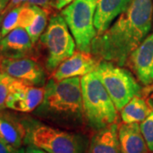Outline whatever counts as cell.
<instances>
[{
	"instance_id": "17",
	"label": "cell",
	"mask_w": 153,
	"mask_h": 153,
	"mask_svg": "<svg viewBox=\"0 0 153 153\" xmlns=\"http://www.w3.org/2000/svg\"><path fill=\"white\" fill-rule=\"evenodd\" d=\"M153 110V102L135 95L121 110V118L124 123H141Z\"/></svg>"
},
{
	"instance_id": "3",
	"label": "cell",
	"mask_w": 153,
	"mask_h": 153,
	"mask_svg": "<svg viewBox=\"0 0 153 153\" xmlns=\"http://www.w3.org/2000/svg\"><path fill=\"white\" fill-rule=\"evenodd\" d=\"M82 105L88 124L98 130L117 123V110L95 71L82 76Z\"/></svg>"
},
{
	"instance_id": "20",
	"label": "cell",
	"mask_w": 153,
	"mask_h": 153,
	"mask_svg": "<svg viewBox=\"0 0 153 153\" xmlns=\"http://www.w3.org/2000/svg\"><path fill=\"white\" fill-rule=\"evenodd\" d=\"M140 127L149 151L153 152V110L146 118L140 123Z\"/></svg>"
},
{
	"instance_id": "12",
	"label": "cell",
	"mask_w": 153,
	"mask_h": 153,
	"mask_svg": "<svg viewBox=\"0 0 153 153\" xmlns=\"http://www.w3.org/2000/svg\"><path fill=\"white\" fill-rule=\"evenodd\" d=\"M132 0H98L94 14L97 35L105 33L116 18L128 9Z\"/></svg>"
},
{
	"instance_id": "29",
	"label": "cell",
	"mask_w": 153,
	"mask_h": 153,
	"mask_svg": "<svg viewBox=\"0 0 153 153\" xmlns=\"http://www.w3.org/2000/svg\"><path fill=\"white\" fill-rule=\"evenodd\" d=\"M1 72H2V71H1V70H0V74H1Z\"/></svg>"
},
{
	"instance_id": "22",
	"label": "cell",
	"mask_w": 153,
	"mask_h": 153,
	"mask_svg": "<svg viewBox=\"0 0 153 153\" xmlns=\"http://www.w3.org/2000/svg\"><path fill=\"white\" fill-rule=\"evenodd\" d=\"M0 153H26V149L12 146L0 140Z\"/></svg>"
},
{
	"instance_id": "15",
	"label": "cell",
	"mask_w": 153,
	"mask_h": 153,
	"mask_svg": "<svg viewBox=\"0 0 153 153\" xmlns=\"http://www.w3.org/2000/svg\"><path fill=\"white\" fill-rule=\"evenodd\" d=\"M26 134L23 121L4 110L0 111V140L12 146L21 148L25 145Z\"/></svg>"
},
{
	"instance_id": "25",
	"label": "cell",
	"mask_w": 153,
	"mask_h": 153,
	"mask_svg": "<svg viewBox=\"0 0 153 153\" xmlns=\"http://www.w3.org/2000/svg\"><path fill=\"white\" fill-rule=\"evenodd\" d=\"M23 2H24V0H10V4H9L8 6L6 7V9L4 10V11L3 12V14H5L8 11H10V10H12L13 8L20 5V4H23Z\"/></svg>"
},
{
	"instance_id": "21",
	"label": "cell",
	"mask_w": 153,
	"mask_h": 153,
	"mask_svg": "<svg viewBox=\"0 0 153 153\" xmlns=\"http://www.w3.org/2000/svg\"><path fill=\"white\" fill-rule=\"evenodd\" d=\"M14 77L1 72L0 74V111L6 108V101L10 91L11 82Z\"/></svg>"
},
{
	"instance_id": "7",
	"label": "cell",
	"mask_w": 153,
	"mask_h": 153,
	"mask_svg": "<svg viewBox=\"0 0 153 153\" xmlns=\"http://www.w3.org/2000/svg\"><path fill=\"white\" fill-rule=\"evenodd\" d=\"M94 71L104 84L117 111H121L141 91L140 85L131 72L114 63L101 60Z\"/></svg>"
},
{
	"instance_id": "18",
	"label": "cell",
	"mask_w": 153,
	"mask_h": 153,
	"mask_svg": "<svg viewBox=\"0 0 153 153\" xmlns=\"http://www.w3.org/2000/svg\"><path fill=\"white\" fill-rule=\"evenodd\" d=\"M48 16H49L48 10H45L44 8L38 6L37 13H36V16L34 17L33 21L27 27L25 28L32 39L33 44L38 43L41 35L44 33L45 29L47 27Z\"/></svg>"
},
{
	"instance_id": "10",
	"label": "cell",
	"mask_w": 153,
	"mask_h": 153,
	"mask_svg": "<svg viewBox=\"0 0 153 153\" xmlns=\"http://www.w3.org/2000/svg\"><path fill=\"white\" fill-rule=\"evenodd\" d=\"M99 62L92 54L79 50L64 60L53 71L51 78L55 81H60L70 77L84 76L94 71Z\"/></svg>"
},
{
	"instance_id": "13",
	"label": "cell",
	"mask_w": 153,
	"mask_h": 153,
	"mask_svg": "<svg viewBox=\"0 0 153 153\" xmlns=\"http://www.w3.org/2000/svg\"><path fill=\"white\" fill-rule=\"evenodd\" d=\"M33 43L25 28L14 29L2 38L0 43V56L24 57L33 49Z\"/></svg>"
},
{
	"instance_id": "16",
	"label": "cell",
	"mask_w": 153,
	"mask_h": 153,
	"mask_svg": "<svg viewBox=\"0 0 153 153\" xmlns=\"http://www.w3.org/2000/svg\"><path fill=\"white\" fill-rule=\"evenodd\" d=\"M121 153H149L138 123H123L118 128Z\"/></svg>"
},
{
	"instance_id": "23",
	"label": "cell",
	"mask_w": 153,
	"mask_h": 153,
	"mask_svg": "<svg viewBox=\"0 0 153 153\" xmlns=\"http://www.w3.org/2000/svg\"><path fill=\"white\" fill-rule=\"evenodd\" d=\"M23 3L32 4V5L38 6V7L44 8V9L48 10H49V9L51 7H53L50 0H24Z\"/></svg>"
},
{
	"instance_id": "26",
	"label": "cell",
	"mask_w": 153,
	"mask_h": 153,
	"mask_svg": "<svg viewBox=\"0 0 153 153\" xmlns=\"http://www.w3.org/2000/svg\"><path fill=\"white\" fill-rule=\"evenodd\" d=\"M26 153H49L47 152H44L43 150H40L38 148L33 147V146H28L27 148L26 149Z\"/></svg>"
},
{
	"instance_id": "27",
	"label": "cell",
	"mask_w": 153,
	"mask_h": 153,
	"mask_svg": "<svg viewBox=\"0 0 153 153\" xmlns=\"http://www.w3.org/2000/svg\"><path fill=\"white\" fill-rule=\"evenodd\" d=\"M10 0H0V16L3 14L6 7L10 4Z\"/></svg>"
},
{
	"instance_id": "4",
	"label": "cell",
	"mask_w": 153,
	"mask_h": 153,
	"mask_svg": "<svg viewBox=\"0 0 153 153\" xmlns=\"http://www.w3.org/2000/svg\"><path fill=\"white\" fill-rule=\"evenodd\" d=\"M25 145L49 153H87V140L81 134L67 132L36 121L24 120Z\"/></svg>"
},
{
	"instance_id": "11",
	"label": "cell",
	"mask_w": 153,
	"mask_h": 153,
	"mask_svg": "<svg viewBox=\"0 0 153 153\" xmlns=\"http://www.w3.org/2000/svg\"><path fill=\"white\" fill-rule=\"evenodd\" d=\"M128 60L140 82L151 85L153 82V33L132 52Z\"/></svg>"
},
{
	"instance_id": "1",
	"label": "cell",
	"mask_w": 153,
	"mask_h": 153,
	"mask_svg": "<svg viewBox=\"0 0 153 153\" xmlns=\"http://www.w3.org/2000/svg\"><path fill=\"white\" fill-rule=\"evenodd\" d=\"M152 16V0H132L114 24L94 38L91 54L99 61L125 65L132 52L151 31Z\"/></svg>"
},
{
	"instance_id": "2",
	"label": "cell",
	"mask_w": 153,
	"mask_h": 153,
	"mask_svg": "<svg viewBox=\"0 0 153 153\" xmlns=\"http://www.w3.org/2000/svg\"><path fill=\"white\" fill-rule=\"evenodd\" d=\"M36 110L40 116L56 121L82 120L81 78L75 76L60 81L50 78L44 87V100Z\"/></svg>"
},
{
	"instance_id": "24",
	"label": "cell",
	"mask_w": 153,
	"mask_h": 153,
	"mask_svg": "<svg viewBox=\"0 0 153 153\" xmlns=\"http://www.w3.org/2000/svg\"><path fill=\"white\" fill-rule=\"evenodd\" d=\"M74 0H52L51 4L52 6L57 9V10H61L63 8H65L66 6L70 4L71 2H73Z\"/></svg>"
},
{
	"instance_id": "6",
	"label": "cell",
	"mask_w": 153,
	"mask_h": 153,
	"mask_svg": "<svg viewBox=\"0 0 153 153\" xmlns=\"http://www.w3.org/2000/svg\"><path fill=\"white\" fill-rule=\"evenodd\" d=\"M39 39L47 50L46 68L50 72L74 54L76 43L61 14L50 17L49 24Z\"/></svg>"
},
{
	"instance_id": "8",
	"label": "cell",
	"mask_w": 153,
	"mask_h": 153,
	"mask_svg": "<svg viewBox=\"0 0 153 153\" xmlns=\"http://www.w3.org/2000/svg\"><path fill=\"white\" fill-rule=\"evenodd\" d=\"M0 70L30 85L42 87L45 82L43 67L31 58L0 56Z\"/></svg>"
},
{
	"instance_id": "19",
	"label": "cell",
	"mask_w": 153,
	"mask_h": 153,
	"mask_svg": "<svg viewBox=\"0 0 153 153\" xmlns=\"http://www.w3.org/2000/svg\"><path fill=\"white\" fill-rule=\"evenodd\" d=\"M21 9H22V4L13 8L5 14H2L4 16L2 21V26H1L3 38L14 29L20 27Z\"/></svg>"
},
{
	"instance_id": "14",
	"label": "cell",
	"mask_w": 153,
	"mask_h": 153,
	"mask_svg": "<svg viewBox=\"0 0 153 153\" xmlns=\"http://www.w3.org/2000/svg\"><path fill=\"white\" fill-rule=\"evenodd\" d=\"M117 123L96 130L91 138L87 153H121Z\"/></svg>"
},
{
	"instance_id": "28",
	"label": "cell",
	"mask_w": 153,
	"mask_h": 153,
	"mask_svg": "<svg viewBox=\"0 0 153 153\" xmlns=\"http://www.w3.org/2000/svg\"><path fill=\"white\" fill-rule=\"evenodd\" d=\"M3 17H4V16H3V15H1V16H0V43H1V40H2V38H3V35H2V29H1V26H2V21H3Z\"/></svg>"
},
{
	"instance_id": "9",
	"label": "cell",
	"mask_w": 153,
	"mask_h": 153,
	"mask_svg": "<svg viewBox=\"0 0 153 153\" xmlns=\"http://www.w3.org/2000/svg\"><path fill=\"white\" fill-rule=\"evenodd\" d=\"M44 88L37 87L13 79L6 101V108L20 112H32L44 100Z\"/></svg>"
},
{
	"instance_id": "5",
	"label": "cell",
	"mask_w": 153,
	"mask_h": 153,
	"mask_svg": "<svg viewBox=\"0 0 153 153\" xmlns=\"http://www.w3.org/2000/svg\"><path fill=\"white\" fill-rule=\"evenodd\" d=\"M98 0H74L66 6L61 15L80 51H91V44L97 32L94 27V14Z\"/></svg>"
}]
</instances>
